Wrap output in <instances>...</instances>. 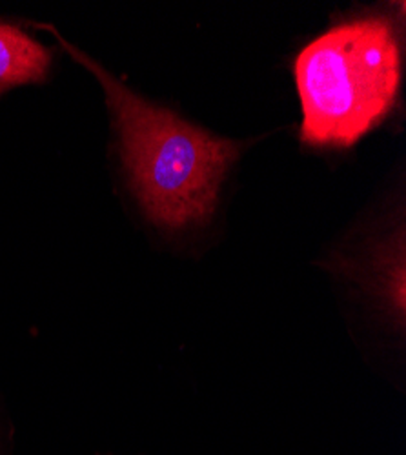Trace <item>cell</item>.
I'll list each match as a JSON object with an SVG mask.
<instances>
[{
    "instance_id": "1",
    "label": "cell",
    "mask_w": 406,
    "mask_h": 455,
    "mask_svg": "<svg viewBox=\"0 0 406 455\" xmlns=\"http://www.w3.org/2000/svg\"><path fill=\"white\" fill-rule=\"evenodd\" d=\"M66 52L97 75L115 117L121 156L146 215L155 224L184 228L206 222L219 201V188L241 154V144L217 139L170 109L142 100L93 59L64 41L48 24Z\"/></svg>"
},
{
    "instance_id": "2",
    "label": "cell",
    "mask_w": 406,
    "mask_h": 455,
    "mask_svg": "<svg viewBox=\"0 0 406 455\" xmlns=\"http://www.w3.org/2000/svg\"><path fill=\"white\" fill-rule=\"evenodd\" d=\"M303 124L310 146L348 148L394 108L401 46L386 19H359L328 29L295 59Z\"/></svg>"
},
{
    "instance_id": "3",
    "label": "cell",
    "mask_w": 406,
    "mask_h": 455,
    "mask_svg": "<svg viewBox=\"0 0 406 455\" xmlns=\"http://www.w3.org/2000/svg\"><path fill=\"white\" fill-rule=\"evenodd\" d=\"M52 66V52L15 24L0 22V93L43 83Z\"/></svg>"
}]
</instances>
